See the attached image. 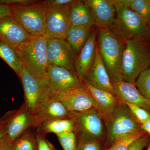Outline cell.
<instances>
[{"label":"cell","mask_w":150,"mask_h":150,"mask_svg":"<svg viewBox=\"0 0 150 150\" xmlns=\"http://www.w3.org/2000/svg\"><path fill=\"white\" fill-rule=\"evenodd\" d=\"M146 134L142 129L122 138L109 147L103 150H127L135 141Z\"/></svg>","instance_id":"cell-27"},{"label":"cell","mask_w":150,"mask_h":150,"mask_svg":"<svg viewBox=\"0 0 150 150\" xmlns=\"http://www.w3.org/2000/svg\"><path fill=\"white\" fill-rule=\"evenodd\" d=\"M36 0H0V4L9 6H16L28 5L37 2Z\"/></svg>","instance_id":"cell-36"},{"label":"cell","mask_w":150,"mask_h":150,"mask_svg":"<svg viewBox=\"0 0 150 150\" xmlns=\"http://www.w3.org/2000/svg\"><path fill=\"white\" fill-rule=\"evenodd\" d=\"M48 85L51 92H56L84 86L76 73L63 67L48 65L47 71Z\"/></svg>","instance_id":"cell-12"},{"label":"cell","mask_w":150,"mask_h":150,"mask_svg":"<svg viewBox=\"0 0 150 150\" xmlns=\"http://www.w3.org/2000/svg\"><path fill=\"white\" fill-rule=\"evenodd\" d=\"M70 118L74 125V132L78 138H91L105 143L104 122L100 113L95 108L81 112H69Z\"/></svg>","instance_id":"cell-8"},{"label":"cell","mask_w":150,"mask_h":150,"mask_svg":"<svg viewBox=\"0 0 150 150\" xmlns=\"http://www.w3.org/2000/svg\"><path fill=\"white\" fill-rule=\"evenodd\" d=\"M97 30L94 28L90 36L75 59V72L81 81L83 82L96 58L98 43Z\"/></svg>","instance_id":"cell-13"},{"label":"cell","mask_w":150,"mask_h":150,"mask_svg":"<svg viewBox=\"0 0 150 150\" xmlns=\"http://www.w3.org/2000/svg\"><path fill=\"white\" fill-rule=\"evenodd\" d=\"M84 82L93 87L109 92L115 95L112 82L103 61L98 46L94 63Z\"/></svg>","instance_id":"cell-16"},{"label":"cell","mask_w":150,"mask_h":150,"mask_svg":"<svg viewBox=\"0 0 150 150\" xmlns=\"http://www.w3.org/2000/svg\"><path fill=\"white\" fill-rule=\"evenodd\" d=\"M115 20L108 29L123 40L139 38L150 42V26L121 0H114Z\"/></svg>","instance_id":"cell-2"},{"label":"cell","mask_w":150,"mask_h":150,"mask_svg":"<svg viewBox=\"0 0 150 150\" xmlns=\"http://www.w3.org/2000/svg\"><path fill=\"white\" fill-rule=\"evenodd\" d=\"M70 22L75 27L91 28L95 25L93 14L83 1H76L71 6Z\"/></svg>","instance_id":"cell-20"},{"label":"cell","mask_w":150,"mask_h":150,"mask_svg":"<svg viewBox=\"0 0 150 150\" xmlns=\"http://www.w3.org/2000/svg\"><path fill=\"white\" fill-rule=\"evenodd\" d=\"M77 150H103L105 142L94 138H78Z\"/></svg>","instance_id":"cell-30"},{"label":"cell","mask_w":150,"mask_h":150,"mask_svg":"<svg viewBox=\"0 0 150 150\" xmlns=\"http://www.w3.org/2000/svg\"><path fill=\"white\" fill-rule=\"evenodd\" d=\"M47 59L48 66L63 67L76 73L74 68L76 57L66 40L48 39Z\"/></svg>","instance_id":"cell-11"},{"label":"cell","mask_w":150,"mask_h":150,"mask_svg":"<svg viewBox=\"0 0 150 150\" xmlns=\"http://www.w3.org/2000/svg\"><path fill=\"white\" fill-rule=\"evenodd\" d=\"M103 119L106 134L103 149L122 138L142 130L128 106L121 101Z\"/></svg>","instance_id":"cell-4"},{"label":"cell","mask_w":150,"mask_h":150,"mask_svg":"<svg viewBox=\"0 0 150 150\" xmlns=\"http://www.w3.org/2000/svg\"><path fill=\"white\" fill-rule=\"evenodd\" d=\"M13 143L6 136L0 141V150H13Z\"/></svg>","instance_id":"cell-37"},{"label":"cell","mask_w":150,"mask_h":150,"mask_svg":"<svg viewBox=\"0 0 150 150\" xmlns=\"http://www.w3.org/2000/svg\"><path fill=\"white\" fill-rule=\"evenodd\" d=\"M93 14L97 28H109L115 20L114 0L83 1Z\"/></svg>","instance_id":"cell-15"},{"label":"cell","mask_w":150,"mask_h":150,"mask_svg":"<svg viewBox=\"0 0 150 150\" xmlns=\"http://www.w3.org/2000/svg\"><path fill=\"white\" fill-rule=\"evenodd\" d=\"M86 88L91 94L97 105V110L102 118L107 115L121 101L115 95L109 92L93 87L86 82H83Z\"/></svg>","instance_id":"cell-21"},{"label":"cell","mask_w":150,"mask_h":150,"mask_svg":"<svg viewBox=\"0 0 150 150\" xmlns=\"http://www.w3.org/2000/svg\"><path fill=\"white\" fill-rule=\"evenodd\" d=\"M69 112H81L95 108L97 105L84 85L64 91L51 92Z\"/></svg>","instance_id":"cell-10"},{"label":"cell","mask_w":150,"mask_h":150,"mask_svg":"<svg viewBox=\"0 0 150 150\" xmlns=\"http://www.w3.org/2000/svg\"><path fill=\"white\" fill-rule=\"evenodd\" d=\"M123 42L121 80L135 84L140 74L150 67V42L136 38Z\"/></svg>","instance_id":"cell-1"},{"label":"cell","mask_w":150,"mask_h":150,"mask_svg":"<svg viewBox=\"0 0 150 150\" xmlns=\"http://www.w3.org/2000/svg\"><path fill=\"white\" fill-rule=\"evenodd\" d=\"M112 83L115 95L121 102L135 105L150 112V103L138 90L135 84L122 80Z\"/></svg>","instance_id":"cell-18"},{"label":"cell","mask_w":150,"mask_h":150,"mask_svg":"<svg viewBox=\"0 0 150 150\" xmlns=\"http://www.w3.org/2000/svg\"><path fill=\"white\" fill-rule=\"evenodd\" d=\"M37 150H55L54 146L46 139V136L35 132Z\"/></svg>","instance_id":"cell-33"},{"label":"cell","mask_w":150,"mask_h":150,"mask_svg":"<svg viewBox=\"0 0 150 150\" xmlns=\"http://www.w3.org/2000/svg\"><path fill=\"white\" fill-rule=\"evenodd\" d=\"M57 150L56 149V150Z\"/></svg>","instance_id":"cell-41"},{"label":"cell","mask_w":150,"mask_h":150,"mask_svg":"<svg viewBox=\"0 0 150 150\" xmlns=\"http://www.w3.org/2000/svg\"><path fill=\"white\" fill-rule=\"evenodd\" d=\"M128 8L141 16L150 26V0H121Z\"/></svg>","instance_id":"cell-25"},{"label":"cell","mask_w":150,"mask_h":150,"mask_svg":"<svg viewBox=\"0 0 150 150\" xmlns=\"http://www.w3.org/2000/svg\"><path fill=\"white\" fill-rule=\"evenodd\" d=\"M33 116L28 111L24 103L16 110L7 126L6 136L13 143L23 133L32 128Z\"/></svg>","instance_id":"cell-19"},{"label":"cell","mask_w":150,"mask_h":150,"mask_svg":"<svg viewBox=\"0 0 150 150\" xmlns=\"http://www.w3.org/2000/svg\"><path fill=\"white\" fill-rule=\"evenodd\" d=\"M64 150H77L78 139L74 132H68L56 135Z\"/></svg>","instance_id":"cell-29"},{"label":"cell","mask_w":150,"mask_h":150,"mask_svg":"<svg viewBox=\"0 0 150 150\" xmlns=\"http://www.w3.org/2000/svg\"><path fill=\"white\" fill-rule=\"evenodd\" d=\"M32 36L12 15L0 18V40L15 49Z\"/></svg>","instance_id":"cell-14"},{"label":"cell","mask_w":150,"mask_h":150,"mask_svg":"<svg viewBox=\"0 0 150 150\" xmlns=\"http://www.w3.org/2000/svg\"><path fill=\"white\" fill-rule=\"evenodd\" d=\"M70 7L71 6H66L47 8L43 36L48 39L65 40L71 26Z\"/></svg>","instance_id":"cell-9"},{"label":"cell","mask_w":150,"mask_h":150,"mask_svg":"<svg viewBox=\"0 0 150 150\" xmlns=\"http://www.w3.org/2000/svg\"><path fill=\"white\" fill-rule=\"evenodd\" d=\"M13 150H37L35 132L23 133L13 143Z\"/></svg>","instance_id":"cell-26"},{"label":"cell","mask_w":150,"mask_h":150,"mask_svg":"<svg viewBox=\"0 0 150 150\" xmlns=\"http://www.w3.org/2000/svg\"><path fill=\"white\" fill-rule=\"evenodd\" d=\"M150 141V136L146 134L138 139L131 145L127 150H143Z\"/></svg>","instance_id":"cell-34"},{"label":"cell","mask_w":150,"mask_h":150,"mask_svg":"<svg viewBox=\"0 0 150 150\" xmlns=\"http://www.w3.org/2000/svg\"><path fill=\"white\" fill-rule=\"evenodd\" d=\"M94 28L70 27L65 40L76 58L88 40Z\"/></svg>","instance_id":"cell-22"},{"label":"cell","mask_w":150,"mask_h":150,"mask_svg":"<svg viewBox=\"0 0 150 150\" xmlns=\"http://www.w3.org/2000/svg\"><path fill=\"white\" fill-rule=\"evenodd\" d=\"M100 55L112 83L121 80L120 71L124 42L108 28H97Z\"/></svg>","instance_id":"cell-5"},{"label":"cell","mask_w":150,"mask_h":150,"mask_svg":"<svg viewBox=\"0 0 150 150\" xmlns=\"http://www.w3.org/2000/svg\"><path fill=\"white\" fill-rule=\"evenodd\" d=\"M10 15H12L11 7L0 4V18Z\"/></svg>","instance_id":"cell-38"},{"label":"cell","mask_w":150,"mask_h":150,"mask_svg":"<svg viewBox=\"0 0 150 150\" xmlns=\"http://www.w3.org/2000/svg\"><path fill=\"white\" fill-rule=\"evenodd\" d=\"M36 129L35 132L44 136L51 133L57 135L66 132H74V125L71 118H56L44 121Z\"/></svg>","instance_id":"cell-23"},{"label":"cell","mask_w":150,"mask_h":150,"mask_svg":"<svg viewBox=\"0 0 150 150\" xmlns=\"http://www.w3.org/2000/svg\"><path fill=\"white\" fill-rule=\"evenodd\" d=\"M70 118L69 112L60 100L51 93L42 103L38 112L33 116L32 128H36L50 119Z\"/></svg>","instance_id":"cell-17"},{"label":"cell","mask_w":150,"mask_h":150,"mask_svg":"<svg viewBox=\"0 0 150 150\" xmlns=\"http://www.w3.org/2000/svg\"><path fill=\"white\" fill-rule=\"evenodd\" d=\"M135 84L142 95L150 103V67L140 74Z\"/></svg>","instance_id":"cell-28"},{"label":"cell","mask_w":150,"mask_h":150,"mask_svg":"<svg viewBox=\"0 0 150 150\" xmlns=\"http://www.w3.org/2000/svg\"><path fill=\"white\" fill-rule=\"evenodd\" d=\"M47 8L54 7L71 6L76 1V0H47L43 1Z\"/></svg>","instance_id":"cell-35"},{"label":"cell","mask_w":150,"mask_h":150,"mask_svg":"<svg viewBox=\"0 0 150 150\" xmlns=\"http://www.w3.org/2000/svg\"><path fill=\"white\" fill-rule=\"evenodd\" d=\"M141 127L142 130H144L150 136V120L141 124Z\"/></svg>","instance_id":"cell-39"},{"label":"cell","mask_w":150,"mask_h":150,"mask_svg":"<svg viewBox=\"0 0 150 150\" xmlns=\"http://www.w3.org/2000/svg\"><path fill=\"white\" fill-rule=\"evenodd\" d=\"M15 112L16 110H12L7 112L2 117H0V141L6 136L8 123Z\"/></svg>","instance_id":"cell-32"},{"label":"cell","mask_w":150,"mask_h":150,"mask_svg":"<svg viewBox=\"0 0 150 150\" xmlns=\"http://www.w3.org/2000/svg\"><path fill=\"white\" fill-rule=\"evenodd\" d=\"M0 57L20 77L22 64L15 50L0 40Z\"/></svg>","instance_id":"cell-24"},{"label":"cell","mask_w":150,"mask_h":150,"mask_svg":"<svg viewBox=\"0 0 150 150\" xmlns=\"http://www.w3.org/2000/svg\"><path fill=\"white\" fill-rule=\"evenodd\" d=\"M11 7L12 16L30 36H43L47 8L43 1Z\"/></svg>","instance_id":"cell-6"},{"label":"cell","mask_w":150,"mask_h":150,"mask_svg":"<svg viewBox=\"0 0 150 150\" xmlns=\"http://www.w3.org/2000/svg\"><path fill=\"white\" fill-rule=\"evenodd\" d=\"M146 147L147 150H150V141Z\"/></svg>","instance_id":"cell-40"},{"label":"cell","mask_w":150,"mask_h":150,"mask_svg":"<svg viewBox=\"0 0 150 150\" xmlns=\"http://www.w3.org/2000/svg\"><path fill=\"white\" fill-rule=\"evenodd\" d=\"M132 115L140 125L150 120V112L146 109L131 103H126Z\"/></svg>","instance_id":"cell-31"},{"label":"cell","mask_w":150,"mask_h":150,"mask_svg":"<svg viewBox=\"0 0 150 150\" xmlns=\"http://www.w3.org/2000/svg\"><path fill=\"white\" fill-rule=\"evenodd\" d=\"M48 39L43 35L32 37L15 49L21 64L38 78L47 80Z\"/></svg>","instance_id":"cell-3"},{"label":"cell","mask_w":150,"mask_h":150,"mask_svg":"<svg viewBox=\"0 0 150 150\" xmlns=\"http://www.w3.org/2000/svg\"><path fill=\"white\" fill-rule=\"evenodd\" d=\"M20 79L24 91L25 107L31 115L35 116L51 94L48 81L38 78L23 65Z\"/></svg>","instance_id":"cell-7"}]
</instances>
